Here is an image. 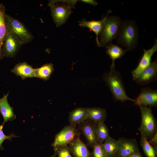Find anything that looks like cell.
Returning a JSON list of instances; mask_svg holds the SVG:
<instances>
[{
	"label": "cell",
	"instance_id": "cell-1",
	"mask_svg": "<svg viewBox=\"0 0 157 157\" xmlns=\"http://www.w3.org/2000/svg\"><path fill=\"white\" fill-rule=\"evenodd\" d=\"M139 38L138 26L133 19L122 21L117 37L118 44L127 51L133 50L138 46Z\"/></svg>",
	"mask_w": 157,
	"mask_h": 157
},
{
	"label": "cell",
	"instance_id": "cell-2",
	"mask_svg": "<svg viewBox=\"0 0 157 157\" xmlns=\"http://www.w3.org/2000/svg\"><path fill=\"white\" fill-rule=\"evenodd\" d=\"M103 78L114 99L122 102L127 100L134 101V99L127 95L121 76L115 69V66L110 65L109 72L105 73Z\"/></svg>",
	"mask_w": 157,
	"mask_h": 157
},
{
	"label": "cell",
	"instance_id": "cell-3",
	"mask_svg": "<svg viewBox=\"0 0 157 157\" xmlns=\"http://www.w3.org/2000/svg\"><path fill=\"white\" fill-rule=\"evenodd\" d=\"M111 11H108L98 37L100 47H106L114 40L117 39L122 20L115 15L108 16Z\"/></svg>",
	"mask_w": 157,
	"mask_h": 157
},
{
	"label": "cell",
	"instance_id": "cell-4",
	"mask_svg": "<svg viewBox=\"0 0 157 157\" xmlns=\"http://www.w3.org/2000/svg\"><path fill=\"white\" fill-rule=\"evenodd\" d=\"M76 0H50L48 6L56 26L64 24L72 13Z\"/></svg>",
	"mask_w": 157,
	"mask_h": 157
},
{
	"label": "cell",
	"instance_id": "cell-5",
	"mask_svg": "<svg viewBox=\"0 0 157 157\" xmlns=\"http://www.w3.org/2000/svg\"><path fill=\"white\" fill-rule=\"evenodd\" d=\"M141 119L139 130L140 134L144 136L147 140H150L157 132V123L153 115L151 107L139 106Z\"/></svg>",
	"mask_w": 157,
	"mask_h": 157
},
{
	"label": "cell",
	"instance_id": "cell-6",
	"mask_svg": "<svg viewBox=\"0 0 157 157\" xmlns=\"http://www.w3.org/2000/svg\"><path fill=\"white\" fill-rule=\"evenodd\" d=\"M5 22L7 29L14 34L24 44L31 42L33 36L21 22L6 14Z\"/></svg>",
	"mask_w": 157,
	"mask_h": 157
},
{
	"label": "cell",
	"instance_id": "cell-7",
	"mask_svg": "<svg viewBox=\"0 0 157 157\" xmlns=\"http://www.w3.org/2000/svg\"><path fill=\"white\" fill-rule=\"evenodd\" d=\"M23 44L12 33L7 29L2 51L3 57H14Z\"/></svg>",
	"mask_w": 157,
	"mask_h": 157
},
{
	"label": "cell",
	"instance_id": "cell-8",
	"mask_svg": "<svg viewBox=\"0 0 157 157\" xmlns=\"http://www.w3.org/2000/svg\"><path fill=\"white\" fill-rule=\"evenodd\" d=\"M78 132L76 127L70 125L65 126L55 136L51 146L54 151L63 146L68 145L74 138Z\"/></svg>",
	"mask_w": 157,
	"mask_h": 157
},
{
	"label": "cell",
	"instance_id": "cell-9",
	"mask_svg": "<svg viewBox=\"0 0 157 157\" xmlns=\"http://www.w3.org/2000/svg\"><path fill=\"white\" fill-rule=\"evenodd\" d=\"M97 124L93 121L87 118L78 125V130L83 134L87 141V145L91 148L98 142L96 135Z\"/></svg>",
	"mask_w": 157,
	"mask_h": 157
},
{
	"label": "cell",
	"instance_id": "cell-10",
	"mask_svg": "<svg viewBox=\"0 0 157 157\" xmlns=\"http://www.w3.org/2000/svg\"><path fill=\"white\" fill-rule=\"evenodd\" d=\"M135 105L156 107L157 106V90L149 87L141 89L138 97L134 100Z\"/></svg>",
	"mask_w": 157,
	"mask_h": 157
},
{
	"label": "cell",
	"instance_id": "cell-11",
	"mask_svg": "<svg viewBox=\"0 0 157 157\" xmlns=\"http://www.w3.org/2000/svg\"><path fill=\"white\" fill-rule=\"evenodd\" d=\"M117 141L118 147L115 157H128L139 149L135 139L120 138Z\"/></svg>",
	"mask_w": 157,
	"mask_h": 157
},
{
	"label": "cell",
	"instance_id": "cell-12",
	"mask_svg": "<svg viewBox=\"0 0 157 157\" xmlns=\"http://www.w3.org/2000/svg\"><path fill=\"white\" fill-rule=\"evenodd\" d=\"M81 132H78L74 138L68 145L73 157H93L92 153L80 138Z\"/></svg>",
	"mask_w": 157,
	"mask_h": 157
},
{
	"label": "cell",
	"instance_id": "cell-13",
	"mask_svg": "<svg viewBox=\"0 0 157 157\" xmlns=\"http://www.w3.org/2000/svg\"><path fill=\"white\" fill-rule=\"evenodd\" d=\"M157 51V40L153 46L147 50L143 49V53L137 67L132 72L133 79L135 81L141 72L151 63V59L154 53Z\"/></svg>",
	"mask_w": 157,
	"mask_h": 157
},
{
	"label": "cell",
	"instance_id": "cell-14",
	"mask_svg": "<svg viewBox=\"0 0 157 157\" xmlns=\"http://www.w3.org/2000/svg\"><path fill=\"white\" fill-rule=\"evenodd\" d=\"M157 78V61L155 59L143 70L135 80L140 85H147L156 81Z\"/></svg>",
	"mask_w": 157,
	"mask_h": 157
},
{
	"label": "cell",
	"instance_id": "cell-15",
	"mask_svg": "<svg viewBox=\"0 0 157 157\" xmlns=\"http://www.w3.org/2000/svg\"><path fill=\"white\" fill-rule=\"evenodd\" d=\"M8 92L6 94H4L3 97L0 98V113L3 118L2 124L3 125L5 122L15 119L16 116L13 111V108L11 107L8 101Z\"/></svg>",
	"mask_w": 157,
	"mask_h": 157
},
{
	"label": "cell",
	"instance_id": "cell-16",
	"mask_svg": "<svg viewBox=\"0 0 157 157\" xmlns=\"http://www.w3.org/2000/svg\"><path fill=\"white\" fill-rule=\"evenodd\" d=\"M35 69L25 62L16 65L11 70V72L24 80L28 78L35 77Z\"/></svg>",
	"mask_w": 157,
	"mask_h": 157
},
{
	"label": "cell",
	"instance_id": "cell-17",
	"mask_svg": "<svg viewBox=\"0 0 157 157\" xmlns=\"http://www.w3.org/2000/svg\"><path fill=\"white\" fill-rule=\"evenodd\" d=\"M88 118L87 108L78 107L69 113V125L76 127Z\"/></svg>",
	"mask_w": 157,
	"mask_h": 157
},
{
	"label": "cell",
	"instance_id": "cell-18",
	"mask_svg": "<svg viewBox=\"0 0 157 157\" xmlns=\"http://www.w3.org/2000/svg\"><path fill=\"white\" fill-rule=\"evenodd\" d=\"M106 16H105L100 20H92L87 21L85 19H83L79 22V25L82 27H86L92 31L96 35V41L97 45L100 47L98 37L103 25Z\"/></svg>",
	"mask_w": 157,
	"mask_h": 157
},
{
	"label": "cell",
	"instance_id": "cell-19",
	"mask_svg": "<svg viewBox=\"0 0 157 157\" xmlns=\"http://www.w3.org/2000/svg\"><path fill=\"white\" fill-rule=\"evenodd\" d=\"M88 118L97 124L104 123L107 117V113L105 109L99 107L87 108Z\"/></svg>",
	"mask_w": 157,
	"mask_h": 157
},
{
	"label": "cell",
	"instance_id": "cell-20",
	"mask_svg": "<svg viewBox=\"0 0 157 157\" xmlns=\"http://www.w3.org/2000/svg\"><path fill=\"white\" fill-rule=\"evenodd\" d=\"M106 53L111 60L112 63L111 66H115V62L116 60L121 58L127 51L124 50L120 47L113 44L112 42L109 44L106 47Z\"/></svg>",
	"mask_w": 157,
	"mask_h": 157
},
{
	"label": "cell",
	"instance_id": "cell-21",
	"mask_svg": "<svg viewBox=\"0 0 157 157\" xmlns=\"http://www.w3.org/2000/svg\"><path fill=\"white\" fill-rule=\"evenodd\" d=\"M6 14L5 6L3 4L0 3V60L3 58L2 47L7 32V28L5 22Z\"/></svg>",
	"mask_w": 157,
	"mask_h": 157
},
{
	"label": "cell",
	"instance_id": "cell-22",
	"mask_svg": "<svg viewBox=\"0 0 157 157\" xmlns=\"http://www.w3.org/2000/svg\"><path fill=\"white\" fill-rule=\"evenodd\" d=\"M54 69L53 64L51 63L45 64L41 67L35 69V77L47 81L49 79Z\"/></svg>",
	"mask_w": 157,
	"mask_h": 157
},
{
	"label": "cell",
	"instance_id": "cell-23",
	"mask_svg": "<svg viewBox=\"0 0 157 157\" xmlns=\"http://www.w3.org/2000/svg\"><path fill=\"white\" fill-rule=\"evenodd\" d=\"M108 157H115L118 147L117 140L109 136L103 144Z\"/></svg>",
	"mask_w": 157,
	"mask_h": 157
},
{
	"label": "cell",
	"instance_id": "cell-24",
	"mask_svg": "<svg viewBox=\"0 0 157 157\" xmlns=\"http://www.w3.org/2000/svg\"><path fill=\"white\" fill-rule=\"evenodd\" d=\"M140 145L147 157H157V153L145 137L141 134Z\"/></svg>",
	"mask_w": 157,
	"mask_h": 157
},
{
	"label": "cell",
	"instance_id": "cell-25",
	"mask_svg": "<svg viewBox=\"0 0 157 157\" xmlns=\"http://www.w3.org/2000/svg\"><path fill=\"white\" fill-rule=\"evenodd\" d=\"M96 135L98 142L101 144L109 136L108 129L104 123L97 124Z\"/></svg>",
	"mask_w": 157,
	"mask_h": 157
},
{
	"label": "cell",
	"instance_id": "cell-26",
	"mask_svg": "<svg viewBox=\"0 0 157 157\" xmlns=\"http://www.w3.org/2000/svg\"><path fill=\"white\" fill-rule=\"evenodd\" d=\"M92 148V154L93 157H108L107 153L103 143L97 142Z\"/></svg>",
	"mask_w": 157,
	"mask_h": 157
},
{
	"label": "cell",
	"instance_id": "cell-27",
	"mask_svg": "<svg viewBox=\"0 0 157 157\" xmlns=\"http://www.w3.org/2000/svg\"><path fill=\"white\" fill-rule=\"evenodd\" d=\"M58 157H73L69 149L68 145L60 147L54 151Z\"/></svg>",
	"mask_w": 157,
	"mask_h": 157
},
{
	"label": "cell",
	"instance_id": "cell-28",
	"mask_svg": "<svg viewBox=\"0 0 157 157\" xmlns=\"http://www.w3.org/2000/svg\"><path fill=\"white\" fill-rule=\"evenodd\" d=\"M3 126L2 124L0 125V149L2 150L4 149V148L2 146V144L4 140H8L10 141H11L12 138L19 137V136L15 135L13 133L9 135H5L3 131Z\"/></svg>",
	"mask_w": 157,
	"mask_h": 157
},
{
	"label": "cell",
	"instance_id": "cell-29",
	"mask_svg": "<svg viewBox=\"0 0 157 157\" xmlns=\"http://www.w3.org/2000/svg\"><path fill=\"white\" fill-rule=\"evenodd\" d=\"M149 143L153 147L155 151L157 153V132L150 139L148 140Z\"/></svg>",
	"mask_w": 157,
	"mask_h": 157
},
{
	"label": "cell",
	"instance_id": "cell-30",
	"mask_svg": "<svg viewBox=\"0 0 157 157\" xmlns=\"http://www.w3.org/2000/svg\"><path fill=\"white\" fill-rule=\"evenodd\" d=\"M81 1L83 2L89 3L94 6H96L98 4L96 1L94 0H82Z\"/></svg>",
	"mask_w": 157,
	"mask_h": 157
},
{
	"label": "cell",
	"instance_id": "cell-31",
	"mask_svg": "<svg viewBox=\"0 0 157 157\" xmlns=\"http://www.w3.org/2000/svg\"><path fill=\"white\" fill-rule=\"evenodd\" d=\"M128 157H143L139 149L131 155Z\"/></svg>",
	"mask_w": 157,
	"mask_h": 157
},
{
	"label": "cell",
	"instance_id": "cell-32",
	"mask_svg": "<svg viewBox=\"0 0 157 157\" xmlns=\"http://www.w3.org/2000/svg\"><path fill=\"white\" fill-rule=\"evenodd\" d=\"M56 154L54 153V154L53 155L51 156L50 157H56Z\"/></svg>",
	"mask_w": 157,
	"mask_h": 157
}]
</instances>
